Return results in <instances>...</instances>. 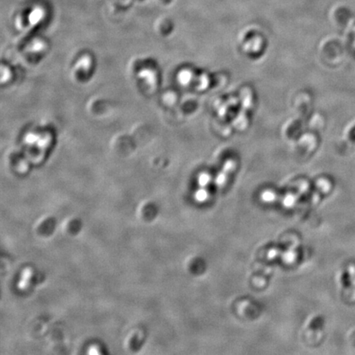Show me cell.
<instances>
[{"mask_svg":"<svg viewBox=\"0 0 355 355\" xmlns=\"http://www.w3.org/2000/svg\"><path fill=\"white\" fill-rule=\"evenodd\" d=\"M196 198L199 202H203L206 198V193L205 190H199V191L196 194Z\"/></svg>","mask_w":355,"mask_h":355,"instance_id":"6da1fadb","label":"cell"},{"mask_svg":"<svg viewBox=\"0 0 355 355\" xmlns=\"http://www.w3.org/2000/svg\"><path fill=\"white\" fill-rule=\"evenodd\" d=\"M208 180L209 177L206 175H203L202 177H200L199 182L201 185H206Z\"/></svg>","mask_w":355,"mask_h":355,"instance_id":"7a4b0ae2","label":"cell"}]
</instances>
